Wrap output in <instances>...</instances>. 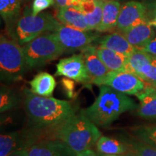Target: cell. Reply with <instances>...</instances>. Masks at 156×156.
Segmentation results:
<instances>
[{"mask_svg": "<svg viewBox=\"0 0 156 156\" xmlns=\"http://www.w3.org/2000/svg\"><path fill=\"white\" fill-rule=\"evenodd\" d=\"M56 19L62 24L67 26L81 30H90L83 12L76 7L68 6L58 9Z\"/></svg>", "mask_w": 156, "mask_h": 156, "instance_id": "17", "label": "cell"}, {"mask_svg": "<svg viewBox=\"0 0 156 156\" xmlns=\"http://www.w3.org/2000/svg\"><path fill=\"white\" fill-rule=\"evenodd\" d=\"M99 85H107L119 92L126 95H137L147 87V83L131 72L110 71L102 79L94 83Z\"/></svg>", "mask_w": 156, "mask_h": 156, "instance_id": "7", "label": "cell"}, {"mask_svg": "<svg viewBox=\"0 0 156 156\" xmlns=\"http://www.w3.org/2000/svg\"><path fill=\"white\" fill-rule=\"evenodd\" d=\"M96 48L97 47L90 45L81 51L91 83L93 84L104 77L110 72L98 56Z\"/></svg>", "mask_w": 156, "mask_h": 156, "instance_id": "15", "label": "cell"}, {"mask_svg": "<svg viewBox=\"0 0 156 156\" xmlns=\"http://www.w3.org/2000/svg\"><path fill=\"white\" fill-rule=\"evenodd\" d=\"M96 52L98 57L106 65L109 71L126 72L127 69V56L103 47H97Z\"/></svg>", "mask_w": 156, "mask_h": 156, "instance_id": "19", "label": "cell"}, {"mask_svg": "<svg viewBox=\"0 0 156 156\" xmlns=\"http://www.w3.org/2000/svg\"><path fill=\"white\" fill-rule=\"evenodd\" d=\"M55 5L58 9L69 6V0H54Z\"/></svg>", "mask_w": 156, "mask_h": 156, "instance_id": "33", "label": "cell"}, {"mask_svg": "<svg viewBox=\"0 0 156 156\" xmlns=\"http://www.w3.org/2000/svg\"><path fill=\"white\" fill-rule=\"evenodd\" d=\"M129 151L134 156H156V147L136 140L128 142Z\"/></svg>", "mask_w": 156, "mask_h": 156, "instance_id": "27", "label": "cell"}, {"mask_svg": "<svg viewBox=\"0 0 156 156\" xmlns=\"http://www.w3.org/2000/svg\"><path fill=\"white\" fill-rule=\"evenodd\" d=\"M138 106L126 94L107 85H101L94 103L80 111L97 126H108L124 113L136 110Z\"/></svg>", "mask_w": 156, "mask_h": 156, "instance_id": "2", "label": "cell"}, {"mask_svg": "<svg viewBox=\"0 0 156 156\" xmlns=\"http://www.w3.org/2000/svg\"><path fill=\"white\" fill-rule=\"evenodd\" d=\"M24 108L28 124L36 130L56 129L76 114L69 101L40 96L28 88L24 90Z\"/></svg>", "mask_w": 156, "mask_h": 156, "instance_id": "1", "label": "cell"}, {"mask_svg": "<svg viewBox=\"0 0 156 156\" xmlns=\"http://www.w3.org/2000/svg\"><path fill=\"white\" fill-rule=\"evenodd\" d=\"M28 68L41 67L57 58L64 49L53 33L48 32L39 36L22 47Z\"/></svg>", "mask_w": 156, "mask_h": 156, "instance_id": "6", "label": "cell"}, {"mask_svg": "<svg viewBox=\"0 0 156 156\" xmlns=\"http://www.w3.org/2000/svg\"><path fill=\"white\" fill-rule=\"evenodd\" d=\"M60 24L55 17L48 13H41L34 16L25 12L12 28L10 36L22 46L41 35L54 32Z\"/></svg>", "mask_w": 156, "mask_h": 156, "instance_id": "5", "label": "cell"}, {"mask_svg": "<svg viewBox=\"0 0 156 156\" xmlns=\"http://www.w3.org/2000/svg\"><path fill=\"white\" fill-rule=\"evenodd\" d=\"M152 27L150 20H145L122 34L133 47L136 49L142 50L155 36V31Z\"/></svg>", "mask_w": 156, "mask_h": 156, "instance_id": "14", "label": "cell"}, {"mask_svg": "<svg viewBox=\"0 0 156 156\" xmlns=\"http://www.w3.org/2000/svg\"><path fill=\"white\" fill-rule=\"evenodd\" d=\"M27 64L22 47L17 41L1 35L0 74L1 80L11 84L22 80Z\"/></svg>", "mask_w": 156, "mask_h": 156, "instance_id": "4", "label": "cell"}, {"mask_svg": "<svg viewBox=\"0 0 156 156\" xmlns=\"http://www.w3.org/2000/svg\"><path fill=\"white\" fill-rule=\"evenodd\" d=\"M31 133L12 132L1 134L0 136V156H9L14 152L27 148L38 141Z\"/></svg>", "mask_w": 156, "mask_h": 156, "instance_id": "12", "label": "cell"}, {"mask_svg": "<svg viewBox=\"0 0 156 156\" xmlns=\"http://www.w3.org/2000/svg\"><path fill=\"white\" fill-rule=\"evenodd\" d=\"M98 153L107 155H123L129 151L128 144L114 138L101 135L96 142Z\"/></svg>", "mask_w": 156, "mask_h": 156, "instance_id": "23", "label": "cell"}, {"mask_svg": "<svg viewBox=\"0 0 156 156\" xmlns=\"http://www.w3.org/2000/svg\"><path fill=\"white\" fill-rule=\"evenodd\" d=\"M9 156H29L27 149H21L14 152Z\"/></svg>", "mask_w": 156, "mask_h": 156, "instance_id": "34", "label": "cell"}, {"mask_svg": "<svg viewBox=\"0 0 156 156\" xmlns=\"http://www.w3.org/2000/svg\"><path fill=\"white\" fill-rule=\"evenodd\" d=\"M136 96L140 102L136 114L145 119L156 120V87L147 86L143 92Z\"/></svg>", "mask_w": 156, "mask_h": 156, "instance_id": "18", "label": "cell"}, {"mask_svg": "<svg viewBox=\"0 0 156 156\" xmlns=\"http://www.w3.org/2000/svg\"><path fill=\"white\" fill-rule=\"evenodd\" d=\"M21 0H0V14L9 30L18 20Z\"/></svg>", "mask_w": 156, "mask_h": 156, "instance_id": "24", "label": "cell"}, {"mask_svg": "<svg viewBox=\"0 0 156 156\" xmlns=\"http://www.w3.org/2000/svg\"><path fill=\"white\" fill-rule=\"evenodd\" d=\"M100 47L108 48L129 57L136 48L133 47L122 33L116 31L97 39Z\"/></svg>", "mask_w": 156, "mask_h": 156, "instance_id": "16", "label": "cell"}, {"mask_svg": "<svg viewBox=\"0 0 156 156\" xmlns=\"http://www.w3.org/2000/svg\"><path fill=\"white\" fill-rule=\"evenodd\" d=\"M127 69L145 83L156 87V56L136 49L128 57Z\"/></svg>", "mask_w": 156, "mask_h": 156, "instance_id": "9", "label": "cell"}, {"mask_svg": "<svg viewBox=\"0 0 156 156\" xmlns=\"http://www.w3.org/2000/svg\"><path fill=\"white\" fill-rule=\"evenodd\" d=\"M150 24H151L152 26L155 27L156 28V17H155L154 18L151 19V20H150Z\"/></svg>", "mask_w": 156, "mask_h": 156, "instance_id": "36", "label": "cell"}, {"mask_svg": "<svg viewBox=\"0 0 156 156\" xmlns=\"http://www.w3.org/2000/svg\"><path fill=\"white\" fill-rule=\"evenodd\" d=\"M56 76H63L81 83H91L81 53L62 58L56 64Z\"/></svg>", "mask_w": 156, "mask_h": 156, "instance_id": "10", "label": "cell"}, {"mask_svg": "<svg viewBox=\"0 0 156 156\" xmlns=\"http://www.w3.org/2000/svg\"><path fill=\"white\" fill-rule=\"evenodd\" d=\"M99 155L100 156H124V155H102V154H99Z\"/></svg>", "mask_w": 156, "mask_h": 156, "instance_id": "37", "label": "cell"}, {"mask_svg": "<svg viewBox=\"0 0 156 156\" xmlns=\"http://www.w3.org/2000/svg\"><path fill=\"white\" fill-rule=\"evenodd\" d=\"M144 5L147 7L149 20L156 17V0H146Z\"/></svg>", "mask_w": 156, "mask_h": 156, "instance_id": "30", "label": "cell"}, {"mask_svg": "<svg viewBox=\"0 0 156 156\" xmlns=\"http://www.w3.org/2000/svg\"><path fill=\"white\" fill-rule=\"evenodd\" d=\"M142 50L147 52V53L153 54L154 56H156V36L148 44L147 46L145 48H144Z\"/></svg>", "mask_w": 156, "mask_h": 156, "instance_id": "31", "label": "cell"}, {"mask_svg": "<svg viewBox=\"0 0 156 156\" xmlns=\"http://www.w3.org/2000/svg\"><path fill=\"white\" fill-rule=\"evenodd\" d=\"M121 7V4L116 0L103 3L102 20L96 30L101 33L110 32L116 28Z\"/></svg>", "mask_w": 156, "mask_h": 156, "instance_id": "21", "label": "cell"}, {"mask_svg": "<svg viewBox=\"0 0 156 156\" xmlns=\"http://www.w3.org/2000/svg\"><path fill=\"white\" fill-rule=\"evenodd\" d=\"M145 20H149L147 10L144 3L130 1L122 6L117 21V31L124 33L134 25Z\"/></svg>", "mask_w": 156, "mask_h": 156, "instance_id": "11", "label": "cell"}, {"mask_svg": "<svg viewBox=\"0 0 156 156\" xmlns=\"http://www.w3.org/2000/svg\"><path fill=\"white\" fill-rule=\"evenodd\" d=\"M97 1H100V2H108V1H111V0H97Z\"/></svg>", "mask_w": 156, "mask_h": 156, "instance_id": "38", "label": "cell"}, {"mask_svg": "<svg viewBox=\"0 0 156 156\" xmlns=\"http://www.w3.org/2000/svg\"><path fill=\"white\" fill-rule=\"evenodd\" d=\"M54 5H55L54 0H34L32 4L31 14L34 16H36L40 14L41 12Z\"/></svg>", "mask_w": 156, "mask_h": 156, "instance_id": "28", "label": "cell"}, {"mask_svg": "<svg viewBox=\"0 0 156 156\" xmlns=\"http://www.w3.org/2000/svg\"><path fill=\"white\" fill-rule=\"evenodd\" d=\"M20 98L16 93L5 86L1 87L0 112L2 114L12 110L19 105Z\"/></svg>", "mask_w": 156, "mask_h": 156, "instance_id": "25", "label": "cell"}, {"mask_svg": "<svg viewBox=\"0 0 156 156\" xmlns=\"http://www.w3.org/2000/svg\"><path fill=\"white\" fill-rule=\"evenodd\" d=\"M76 156H100L98 153H96L92 149L87 150V151L80 152V153L76 154Z\"/></svg>", "mask_w": 156, "mask_h": 156, "instance_id": "32", "label": "cell"}, {"mask_svg": "<svg viewBox=\"0 0 156 156\" xmlns=\"http://www.w3.org/2000/svg\"><path fill=\"white\" fill-rule=\"evenodd\" d=\"M53 34L61 44L64 52L68 53L81 51L100 38L98 35L93 33L72 28L62 23Z\"/></svg>", "mask_w": 156, "mask_h": 156, "instance_id": "8", "label": "cell"}, {"mask_svg": "<svg viewBox=\"0 0 156 156\" xmlns=\"http://www.w3.org/2000/svg\"><path fill=\"white\" fill-rule=\"evenodd\" d=\"M132 131L140 141L156 147V124L137 126L132 129Z\"/></svg>", "mask_w": 156, "mask_h": 156, "instance_id": "26", "label": "cell"}, {"mask_svg": "<svg viewBox=\"0 0 156 156\" xmlns=\"http://www.w3.org/2000/svg\"><path fill=\"white\" fill-rule=\"evenodd\" d=\"M83 0H69V6L77 7Z\"/></svg>", "mask_w": 156, "mask_h": 156, "instance_id": "35", "label": "cell"}, {"mask_svg": "<svg viewBox=\"0 0 156 156\" xmlns=\"http://www.w3.org/2000/svg\"><path fill=\"white\" fill-rule=\"evenodd\" d=\"M62 85L66 95L69 98H73L75 95V83L73 80L69 78H63L61 81Z\"/></svg>", "mask_w": 156, "mask_h": 156, "instance_id": "29", "label": "cell"}, {"mask_svg": "<svg viewBox=\"0 0 156 156\" xmlns=\"http://www.w3.org/2000/svg\"><path fill=\"white\" fill-rule=\"evenodd\" d=\"M101 135L97 126L81 112L69 117L55 132V139L62 141L75 154L92 149Z\"/></svg>", "mask_w": 156, "mask_h": 156, "instance_id": "3", "label": "cell"}, {"mask_svg": "<svg viewBox=\"0 0 156 156\" xmlns=\"http://www.w3.org/2000/svg\"><path fill=\"white\" fill-rule=\"evenodd\" d=\"M77 8L85 16L90 30H96L102 20L103 2L97 0H83Z\"/></svg>", "mask_w": 156, "mask_h": 156, "instance_id": "20", "label": "cell"}, {"mask_svg": "<svg viewBox=\"0 0 156 156\" xmlns=\"http://www.w3.org/2000/svg\"><path fill=\"white\" fill-rule=\"evenodd\" d=\"M56 85L54 76L44 72L38 73L30 82V90L35 94L44 97L51 96Z\"/></svg>", "mask_w": 156, "mask_h": 156, "instance_id": "22", "label": "cell"}, {"mask_svg": "<svg viewBox=\"0 0 156 156\" xmlns=\"http://www.w3.org/2000/svg\"><path fill=\"white\" fill-rule=\"evenodd\" d=\"M29 156H76L65 144L57 139L38 141L27 148Z\"/></svg>", "mask_w": 156, "mask_h": 156, "instance_id": "13", "label": "cell"}]
</instances>
